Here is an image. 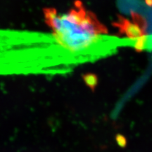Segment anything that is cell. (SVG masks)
<instances>
[{
	"mask_svg": "<svg viewBox=\"0 0 152 152\" xmlns=\"http://www.w3.org/2000/svg\"><path fill=\"white\" fill-rule=\"evenodd\" d=\"M44 16L55 41L80 62L105 56L124 45L121 40L108 36L106 27L79 1L66 12L46 8Z\"/></svg>",
	"mask_w": 152,
	"mask_h": 152,
	"instance_id": "cell-1",
	"label": "cell"
},
{
	"mask_svg": "<svg viewBox=\"0 0 152 152\" xmlns=\"http://www.w3.org/2000/svg\"><path fill=\"white\" fill-rule=\"evenodd\" d=\"M46 58L40 35L0 29V75L42 70Z\"/></svg>",
	"mask_w": 152,
	"mask_h": 152,
	"instance_id": "cell-2",
	"label": "cell"
},
{
	"mask_svg": "<svg viewBox=\"0 0 152 152\" xmlns=\"http://www.w3.org/2000/svg\"><path fill=\"white\" fill-rule=\"evenodd\" d=\"M146 2L147 4H148L150 6H152V0H146Z\"/></svg>",
	"mask_w": 152,
	"mask_h": 152,
	"instance_id": "cell-3",
	"label": "cell"
}]
</instances>
